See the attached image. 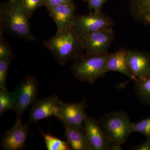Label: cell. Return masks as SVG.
I'll list each match as a JSON object with an SVG mask.
<instances>
[{"label":"cell","mask_w":150,"mask_h":150,"mask_svg":"<svg viewBox=\"0 0 150 150\" xmlns=\"http://www.w3.org/2000/svg\"><path fill=\"white\" fill-rule=\"evenodd\" d=\"M129 50L121 48L111 54L108 53L106 62L107 72L114 71L120 73L136 81L127 65V57Z\"/></svg>","instance_id":"14"},{"label":"cell","mask_w":150,"mask_h":150,"mask_svg":"<svg viewBox=\"0 0 150 150\" xmlns=\"http://www.w3.org/2000/svg\"><path fill=\"white\" fill-rule=\"evenodd\" d=\"M4 29L0 27V59L12 60L13 58L12 51L4 37Z\"/></svg>","instance_id":"21"},{"label":"cell","mask_w":150,"mask_h":150,"mask_svg":"<svg viewBox=\"0 0 150 150\" xmlns=\"http://www.w3.org/2000/svg\"><path fill=\"white\" fill-rule=\"evenodd\" d=\"M62 103L56 95L36 100L30 111L28 123H37L52 116L57 118Z\"/></svg>","instance_id":"9"},{"label":"cell","mask_w":150,"mask_h":150,"mask_svg":"<svg viewBox=\"0 0 150 150\" xmlns=\"http://www.w3.org/2000/svg\"><path fill=\"white\" fill-rule=\"evenodd\" d=\"M28 124L22 123L21 121L15 122L11 128L6 131L1 143L3 149L20 150L25 148L29 135Z\"/></svg>","instance_id":"11"},{"label":"cell","mask_w":150,"mask_h":150,"mask_svg":"<svg viewBox=\"0 0 150 150\" xmlns=\"http://www.w3.org/2000/svg\"><path fill=\"white\" fill-rule=\"evenodd\" d=\"M135 150H150V139H147L146 141L142 144L138 145L132 149Z\"/></svg>","instance_id":"26"},{"label":"cell","mask_w":150,"mask_h":150,"mask_svg":"<svg viewBox=\"0 0 150 150\" xmlns=\"http://www.w3.org/2000/svg\"><path fill=\"white\" fill-rule=\"evenodd\" d=\"M82 1H83L84 2H87L88 0H82Z\"/></svg>","instance_id":"27"},{"label":"cell","mask_w":150,"mask_h":150,"mask_svg":"<svg viewBox=\"0 0 150 150\" xmlns=\"http://www.w3.org/2000/svg\"><path fill=\"white\" fill-rule=\"evenodd\" d=\"M67 143L73 150H89V146L83 130L75 126L63 124Z\"/></svg>","instance_id":"15"},{"label":"cell","mask_w":150,"mask_h":150,"mask_svg":"<svg viewBox=\"0 0 150 150\" xmlns=\"http://www.w3.org/2000/svg\"><path fill=\"white\" fill-rule=\"evenodd\" d=\"M135 82V92L139 99L144 104L150 105V73Z\"/></svg>","instance_id":"17"},{"label":"cell","mask_w":150,"mask_h":150,"mask_svg":"<svg viewBox=\"0 0 150 150\" xmlns=\"http://www.w3.org/2000/svg\"><path fill=\"white\" fill-rule=\"evenodd\" d=\"M108 139L118 147L126 143L133 133V123L124 111L106 113L99 121Z\"/></svg>","instance_id":"3"},{"label":"cell","mask_w":150,"mask_h":150,"mask_svg":"<svg viewBox=\"0 0 150 150\" xmlns=\"http://www.w3.org/2000/svg\"><path fill=\"white\" fill-rule=\"evenodd\" d=\"M133 132L140 133L147 139H150V117L137 123H133Z\"/></svg>","instance_id":"23"},{"label":"cell","mask_w":150,"mask_h":150,"mask_svg":"<svg viewBox=\"0 0 150 150\" xmlns=\"http://www.w3.org/2000/svg\"><path fill=\"white\" fill-rule=\"evenodd\" d=\"M23 6L29 18L38 9L45 6L44 0H21Z\"/></svg>","instance_id":"20"},{"label":"cell","mask_w":150,"mask_h":150,"mask_svg":"<svg viewBox=\"0 0 150 150\" xmlns=\"http://www.w3.org/2000/svg\"><path fill=\"white\" fill-rule=\"evenodd\" d=\"M43 45L51 51L57 62L64 65L74 60L81 55L83 51L81 36L74 28L57 30L56 34L43 42Z\"/></svg>","instance_id":"2"},{"label":"cell","mask_w":150,"mask_h":150,"mask_svg":"<svg viewBox=\"0 0 150 150\" xmlns=\"http://www.w3.org/2000/svg\"><path fill=\"white\" fill-rule=\"evenodd\" d=\"M86 99L80 103L62 102L57 118L63 124L75 126L83 130L84 123L87 115Z\"/></svg>","instance_id":"10"},{"label":"cell","mask_w":150,"mask_h":150,"mask_svg":"<svg viewBox=\"0 0 150 150\" xmlns=\"http://www.w3.org/2000/svg\"><path fill=\"white\" fill-rule=\"evenodd\" d=\"M21 0H9L0 6V27L19 38L35 41Z\"/></svg>","instance_id":"1"},{"label":"cell","mask_w":150,"mask_h":150,"mask_svg":"<svg viewBox=\"0 0 150 150\" xmlns=\"http://www.w3.org/2000/svg\"><path fill=\"white\" fill-rule=\"evenodd\" d=\"M129 9L136 21L150 25V0H130Z\"/></svg>","instance_id":"16"},{"label":"cell","mask_w":150,"mask_h":150,"mask_svg":"<svg viewBox=\"0 0 150 150\" xmlns=\"http://www.w3.org/2000/svg\"><path fill=\"white\" fill-rule=\"evenodd\" d=\"M46 148L48 150H70L69 145L67 142L63 141L49 134H45L41 131Z\"/></svg>","instance_id":"19"},{"label":"cell","mask_w":150,"mask_h":150,"mask_svg":"<svg viewBox=\"0 0 150 150\" xmlns=\"http://www.w3.org/2000/svg\"><path fill=\"white\" fill-rule=\"evenodd\" d=\"M15 105L13 92H10L7 89H0V115L8 110L14 111Z\"/></svg>","instance_id":"18"},{"label":"cell","mask_w":150,"mask_h":150,"mask_svg":"<svg viewBox=\"0 0 150 150\" xmlns=\"http://www.w3.org/2000/svg\"><path fill=\"white\" fill-rule=\"evenodd\" d=\"M80 36L82 46L86 54L103 55L108 54L115 34L112 28H109Z\"/></svg>","instance_id":"7"},{"label":"cell","mask_w":150,"mask_h":150,"mask_svg":"<svg viewBox=\"0 0 150 150\" xmlns=\"http://www.w3.org/2000/svg\"><path fill=\"white\" fill-rule=\"evenodd\" d=\"M113 23L109 16L100 12H90L88 14L75 16L73 27L80 36L112 28Z\"/></svg>","instance_id":"6"},{"label":"cell","mask_w":150,"mask_h":150,"mask_svg":"<svg viewBox=\"0 0 150 150\" xmlns=\"http://www.w3.org/2000/svg\"><path fill=\"white\" fill-rule=\"evenodd\" d=\"M38 84L34 77L28 76L22 80L13 91L15 98L14 112L16 114V122L21 121L23 114L28 107L36 101Z\"/></svg>","instance_id":"5"},{"label":"cell","mask_w":150,"mask_h":150,"mask_svg":"<svg viewBox=\"0 0 150 150\" xmlns=\"http://www.w3.org/2000/svg\"><path fill=\"white\" fill-rule=\"evenodd\" d=\"M76 6L74 3L59 5L47 9L49 15L56 23L57 30L72 27L74 21Z\"/></svg>","instance_id":"13"},{"label":"cell","mask_w":150,"mask_h":150,"mask_svg":"<svg viewBox=\"0 0 150 150\" xmlns=\"http://www.w3.org/2000/svg\"><path fill=\"white\" fill-rule=\"evenodd\" d=\"M83 131L87 140L90 150H121L112 144L108 139L99 121L87 116L84 123Z\"/></svg>","instance_id":"8"},{"label":"cell","mask_w":150,"mask_h":150,"mask_svg":"<svg viewBox=\"0 0 150 150\" xmlns=\"http://www.w3.org/2000/svg\"><path fill=\"white\" fill-rule=\"evenodd\" d=\"M108 0H88V8L90 12H100L103 5Z\"/></svg>","instance_id":"24"},{"label":"cell","mask_w":150,"mask_h":150,"mask_svg":"<svg viewBox=\"0 0 150 150\" xmlns=\"http://www.w3.org/2000/svg\"><path fill=\"white\" fill-rule=\"evenodd\" d=\"M127 62L129 69L136 81L137 79L144 77L150 73V54L149 53L137 50H129Z\"/></svg>","instance_id":"12"},{"label":"cell","mask_w":150,"mask_h":150,"mask_svg":"<svg viewBox=\"0 0 150 150\" xmlns=\"http://www.w3.org/2000/svg\"><path fill=\"white\" fill-rule=\"evenodd\" d=\"M108 54L103 55L82 54L74 60L73 74L78 80L94 83L108 72L106 62Z\"/></svg>","instance_id":"4"},{"label":"cell","mask_w":150,"mask_h":150,"mask_svg":"<svg viewBox=\"0 0 150 150\" xmlns=\"http://www.w3.org/2000/svg\"><path fill=\"white\" fill-rule=\"evenodd\" d=\"M11 60L0 59V89H6L7 78Z\"/></svg>","instance_id":"22"},{"label":"cell","mask_w":150,"mask_h":150,"mask_svg":"<svg viewBox=\"0 0 150 150\" xmlns=\"http://www.w3.org/2000/svg\"><path fill=\"white\" fill-rule=\"evenodd\" d=\"M45 6L47 9L59 5L74 3L73 0H44Z\"/></svg>","instance_id":"25"}]
</instances>
